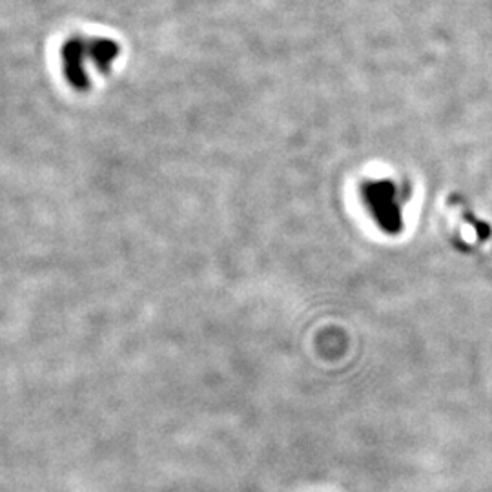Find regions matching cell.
Here are the masks:
<instances>
[{"label":"cell","mask_w":492,"mask_h":492,"mask_svg":"<svg viewBox=\"0 0 492 492\" xmlns=\"http://www.w3.org/2000/svg\"><path fill=\"white\" fill-rule=\"evenodd\" d=\"M361 193L379 228L388 234H396L402 228L396 186L390 181H372L363 186Z\"/></svg>","instance_id":"6da1fadb"},{"label":"cell","mask_w":492,"mask_h":492,"mask_svg":"<svg viewBox=\"0 0 492 492\" xmlns=\"http://www.w3.org/2000/svg\"><path fill=\"white\" fill-rule=\"evenodd\" d=\"M86 51L88 59L95 64V68L101 74H108L112 68V62L121 53V46L112 39L91 37L86 39Z\"/></svg>","instance_id":"3957f363"},{"label":"cell","mask_w":492,"mask_h":492,"mask_svg":"<svg viewBox=\"0 0 492 492\" xmlns=\"http://www.w3.org/2000/svg\"><path fill=\"white\" fill-rule=\"evenodd\" d=\"M86 59H88V51H86V39L81 35H75L72 39H68L62 46V66H64V75L68 79L70 86L84 91L90 88V79L86 74Z\"/></svg>","instance_id":"7a4b0ae2"}]
</instances>
